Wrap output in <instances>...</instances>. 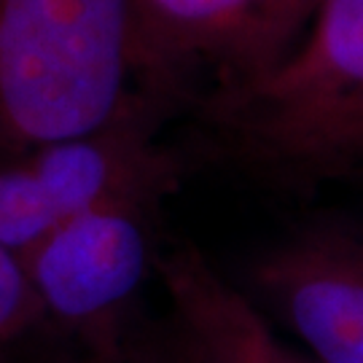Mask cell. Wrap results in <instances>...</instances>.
<instances>
[{"label":"cell","mask_w":363,"mask_h":363,"mask_svg":"<svg viewBox=\"0 0 363 363\" xmlns=\"http://www.w3.org/2000/svg\"><path fill=\"white\" fill-rule=\"evenodd\" d=\"M220 156L288 189L363 178V0H320L267 73L194 105Z\"/></svg>","instance_id":"6da1fadb"},{"label":"cell","mask_w":363,"mask_h":363,"mask_svg":"<svg viewBox=\"0 0 363 363\" xmlns=\"http://www.w3.org/2000/svg\"><path fill=\"white\" fill-rule=\"evenodd\" d=\"M151 94L135 0H0V156L105 127Z\"/></svg>","instance_id":"7a4b0ae2"},{"label":"cell","mask_w":363,"mask_h":363,"mask_svg":"<svg viewBox=\"0 0 363 363\" xmlns=\"http://www.w3.org/2000/svg\"><path fill=\"white\" fill-rule=\"evenodd\" d=\"M181 105L151 94L116 121L0 156V245L16 259L65 223L124 199H164L181 162L162 127Z\"/></svg>","instance_id":"3957f363"},{"label":"cell","mask_w":363,"mask_h":363,"mask_svg":"<svg viewBox=\"0 0 363 363\" xmlns=\"http://www.w3.org/2000/svg\"><path fill=\"white\" fill-rule=\"evenodd\" d=\"M164 199H124L40 240L22 256L46 331L73 342L91 363H132V318L159 280Z\"/></svg>","instance_id":"277c9868"},{"label":"cell","mask_w":363,"mask_h":363,"mask_svg":"<svg viewBox=\"0 0 363 363\" xmlns=\"http://www.w3.org/2000/svg\"><path fill=\"white\" fill-rule=\"evenodd\" d=\"M320 0H135L148 86L181 105L245 84L286 57Z\"/></svg>","instance_id":"5b68a950"},{"label":"cell","mask_w":363,"mask_h":363,"mask_svg":"<svg viewBox=\"0 0 363 363\" xmlns=\"http://www.w3.org/2000/svg\"><path fill=\"white\" fill-rule=\"evenodd\" d=\"M240 288L315 363H363V223H301L256 253Z\"/></svg>","instance_id":"8992f818"},{"label":"cell","mask_w":363,"mask_h":363,"mask_svg":"<svg viewBox=\"0 0 363 363\" xmlns=\"http://www.w3.org/2000/svg\"><path fill=\"white\" fill-rule=\"evenodd\" d=\"M159 286L172 334L196 363H315L191 242L164 245Z\"/></svg>","instance_id":"52a82bcc"},{"label":"cell","mask_w":363,"mask_h":363,"mask_svg":"<svg viewBox=\"0 0 363 363\" xmlns=\"http://www.w3.org/2000/svg\"><path fill=\"white\" fill-rule=\"evenodd\" d=\"M43 331L22 261L0 245V358L22 352Z\"/></svg>","instance_id":"ba28073f"},{"label":"cell","mask_w":363,"mask_h":363,"mask_svg":"<svg viewBox=\"0 0 363 363\" xmlns=\"http://www.w3.org/2000/svg\"><path fill=\"white\" fill-rule=\"evenodd\" d=\"M138 363H196L194 355L183 347L181 342L175 339V334H172V342H169V350L159 352V355H154V361H138Z\"/></svg>","instance_id":"9c48e42d"},{"label":"cell","mask_w":363,"mask_h":363,"mask_svg":"<svg viewBox=\"0 0 363 363\" xmlns=\"http://www.w3.org/2000/svg\"><path fill=\"white\" fill-rule=\"evenodd\" d=\"M0 363H19V352H16V355H6V358H0Z\"/></svg>","instance_id":"30bf717a"},{"label":"cell","mask_w":363,"mask_h":363,"mask_svg":"<svg viewBox=\"0 0 363 363\" xmlns=\"http://www.w3.org/2000/svg\"><path fill=\"white\" fill-rule=\"evenodd\" d=\"M135 363H138V361H135Z\"/></svg>","instance_id":"8fae6325"}]
</instances>
